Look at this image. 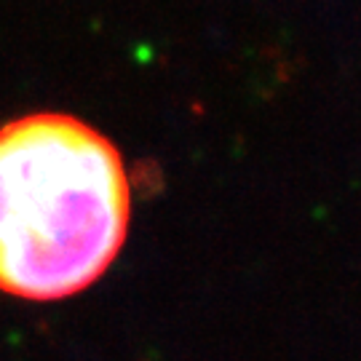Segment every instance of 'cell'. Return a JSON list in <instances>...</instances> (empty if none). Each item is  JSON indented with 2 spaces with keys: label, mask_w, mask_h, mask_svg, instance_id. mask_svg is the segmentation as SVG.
Wrapping results in <instances>:
<instances>
[{
  "label": "cell",
  "mask_w": 361,
  "mask_h": 361,
  "mask_svg": "<svg viewBox=\"0 0 361 361\" xmlns=\"http://www.w3.org/2000/svg\"><path fill=\"white\" fill-rule=\"evenodd\" d=\"M129 177L83 121L38 113L0 126V289L25 300L83 292L118 257Z\"/></svg>",
  "instance_id": "6da1fadb"
}]
</instances>
